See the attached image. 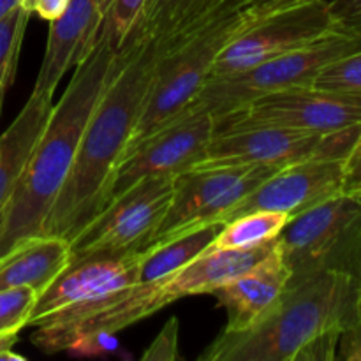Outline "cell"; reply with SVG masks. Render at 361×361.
I'll return each instance as SVG.
<instances>
[{
    "mask_svg": "<svg viewBox=\"0 0 361 361\" xmlns=\"http://www.w3.org/2000/svg\"><path fill=\"white\" fill-rule=\"evenodd\" d=\"M289 217L281 212L257 210L229 219L219 229L210 249H252L281 235Z\"/></svg>",
    "mask_w": 361,
    "mask_h": 361,
    "instance_id": "44dd1931",
    "label": "cell"
},
{
    "mask_svg": "<svg viewBox=\"0 0 361 361\" xmlns=\"http://www.w3.org/2000/svg\"><path fill=\"white\" fill-rule=\"evenodd\" d=\"M277 240L252 249H208L171 277L159 281L162 305L187 296L212 295L226 282L245 274L274 250Z\"/></svg>",
    "mask_w": 361,
    "mask_h": 361,
    "instance_id": "e0dca14e",
    "label": "cell"
},
{
    "mask_svg": "<svg viewBox=\"0 0 361 361\" xmlns=\"http://www.w3.org/2000/svg\"><path fill=\"white\" fill-rule=\"evenodd\" d=\"M67 4H69V0H34L32 13L37 14L41 20L51 23L62 16L63 11L67 9Z\"/></svg>",
    "mask_w": 361,
    "mask_h": 361,
    "instance_id": "1f68e13d",
    "label": "cell"
},
{
    "mask_svg": "<svg viewBox=\"0 0 361 361\" xmlns=\"http://www.w3.org/2000/svg\"><path fill=\"white\" fill-rule=\"evenodd\" d=\"M344 159H310L284 166L243 197L224 222L257 210L281 212L289 219L310 210L344 192Z\"/></svg>",
    "mask_w": 361,
    "mask_h": 361,
    "instance_id": "5bb4252c",
    "label": "cell"
},
{
    "mask_svg": "<svg viewBox=\"0 0 361 361\" xmlns=\"http://www.w3.org/2000/svg\"><path fill=\"white\" fill-rule=\"evenodd\" d=\"M127 53L129 48L115 49L101 34L90 55L74 67L66 92L53 104L48 126L0 210V257L42 235L49 210L74 164L88 116L111 78L123 66Z\"/></svg>",
    "mask_w": 361,
    "mask_h": 361,
    "instance_id": "7a4b0ae2",
    "label": "cell"
},
{
    "mask_svg": "<svg viewBox=\"0 0 361 361\" xmlns=\"http://www.w3.org/2000/svg\"><path fill=\"white\" fill-rule=\"evenodd\" d=\"M30 14L23 6H18L0 18V102H4L16 74L18 56Z\"/></svg>",
    "mask_w": 361,
    "mask_h": 361,
    "instance_id": "7402d4cb",
    "label": "cell"
},
{
    "mask_svg": "<svg viewBox=\"0 0 361 361\" xmlns=\"http://www.w3.org/2000/svg\"><path fill=\"white\" fill-rule=\"evenodd\" d=\"M37 291L32 288H13L0 291V334L21 331L28 326L32 309L37 302Z\"/></svg>",
    "mask_w": 361,
    "mask_h": 361,
    "instance_id": "d4e9b609",
    "label": "cell"
},
{
    "mask_svg": "<svg viewBox=\"0 0 361 361\" xmlns=\"http://www.w3.org/2000/svg\"><path fill=\"white\" fill-rule=\"evenodd\" d=\"M141 252L92 254L71 259L55 281L37 296L28 326L35 334L63 330L137 284Z\"/></svg>",
    "mask_w": 361,
    "mask_h": 361,
    "instance_id": "52a82bcc",
    "label": "cell"
},
{
    "mask_svg": "<svg viewBox=\"0 0 361 361\" xmlns=\"http://www.w3.org/2000/svg\"><path fill=\"white\" fill-rule=\"evenodd\" d=\"M53 109V95L32 90L16 118L0 136V210L16 187Z\"/></svg>",
    "mask_w": 361,
    "mask_h": 361,
    "instance_id": "d6986e66",
    "label": "cell"
},
{
    "mask_svg": "<svg viewBox=\"0 0 361 361\" xmlns=\"http://www.w3.org/2000/svg\"><path fill=\"white\" fill-rule=\"evenodd\" d=\"M310 2H317V0H243V18H245V23H250L267 14Z\"/></svg>",
    "mask_w": 361,
    "mask_h": 361,
    "instance_id": "f546056e",
    "label": "cell"
},
{
    "mask_svg": "<svg viewBox=\"0 0 361 361\" xmlns=\"http://www.w3.org/2000/svg\"><path fill=\"white\" fill-rule=\"evenodd\" d=\"M360 133L361 123L331 134L279 129V127L215 134L201 161L194 168L271 166L281 169L284 166L310 161V159L345 161Z\"/></svg>",
    "mask_w": 361,
    "mask_h": 361,
    "instance_id": "30bf717a",
    "label": "cell"
},
{
    "mask_svg": "<svg viewBox=\"0 0 361 361\" xmlns=\"http://www.w3.org/2000/svg\"><path fill=\"white\" fill-rule=\"evenodd\" d=\"M277 169L271 166H219L192 168L176 175L171 203L152 245L212 222H224L226 215Z\"/></svg>",
    "mask_w": 361,
    "mask_h": 361,
    "instance_id": "8fae6325",
    "label": "cell"
},
{
    "mask_svg": "<svg viewBox=\"0 0 361 361\" xmlns=\"http://www.w3.org/2000/svg\"><path fill=\"white\" fill-rule=\"evenodd\" d=\"M21 6H23L25 9L28 11V13H32V7H34V0H23V2H21Z\"/></svg>",
    "mask_w": 361,
    "mask_h": 361,
    "instance_id": "e575fe53",
    "label": "cell"
},
{
    "mask_svg": "<svg viewBox=\"0 0 361 361\" xmlns=\"http://www.w3.org/2000/svg\"><path fill=\"white\" fill-rule=\"evenodd\" d=\"M291 279L275 243L263 261L215 289L212 295L228 314L226 330H243L259 321L277 303Z\"/></svg>",
    "mask_w": 361,
    "mask_h": 361,
    "instance_id": "2e32d148",
    "label": "cell"
},
{
    "mask_svg": "<svg viewBox=\"0 0 361 361\" xmlns=\"http://www.w3.org/2000/svg\"><path fill=\"white\" fill-rule=\"evenodd\" d=\"M337 32L361 35V0H326Z\"/></svg>",
    "mask_w": 361,
    "mask_h": 361,
    "instance_id": "f1b7e54d",
    "label": "cell"
},
{
    "mask_svg": "<svg viewBox=\"0 0 361 361\" xmlns=\"http://www.w3.org/2000/svg\"><path fill=\"white\" fill-rule=\"evenodd\" d=\"M178 319L171 317L162 326L157 337L154 338L147 351L141 355L143 361H176L180 358L178 353Z\"/></svg>",
    "mask_w": 361,
    "mask_h": 361,
    "instance_id": "4316f807",
    "label": "cell"
},
{
    "mask_svg": "<svg viewBox=\"0 0 361 361\" xmlns=\"http://www.w3.org/2000/svg\"><path fill=\"white\" fill-rule=\"evenodd\" d=\"M18 335H20V331H4V334H0V355L14 348V344L18 342Z\"/></svg>",
    "mask_w": 361,
    "mask_h": 361,
    "instance_id": "d6a6232c",
    "label": "cell"
},
{
    "mask_svg": "<svg viewBox=\"0 0 361 361\" xmlns=\"http://www.w3.org/2000/svg\"><path fill=\"white\" fill-rule=\"evenodd\" d=\"M215 127L217 122L210 111L190 106L175 120L137 141L116 166L106 204L140 180L176 176L194 168L215 136Z\"/></svg>",
    "mask_w": 361,
    "mask_h": 361,
    "instance_id": "4fadbf2b",
    "label": "cell"
},
{
    "mask_svg": "<svg viewBox=\"0 0 361 361\" xmlns=\"http://www.w3.org/2000/svg\"><path fill=\"white\" fill-rule=\"evenodd\" d=\"M69 261V240L51 235L27 240L0 257V291L32 288L41 295Z\"/></svg>",
    "mask_w": 361,
    "mask_h": 361,
    "instance_id": "ac0fdd59",
    "label": "cell"
},
{
    "mask_svg": "<svg viewBox=\"0 0 361 361\" xmlns=\"http://www.w3.org/2000/svg\"><path fill=\"white\" fill-rule=\"evenodd\" d=\"M187 2H190V0H147L143 14H141L136 28H134V32L130 34L129 41H127L123 48L137 41H143V39H148L152 34H155L164 25V21L169 16H173L176 11L182 9Z\"/></svg>",
    "mask_w": 361,
    "mask_h": 361,
    "instance_id": "484cf974",
    "label": "cell"
},
{
    "mask_svg": "<svg viewBox=\"0 0 361 361\" xmlns=\"http://www.w3.org/2000/svg\"><path fill=\"white\" fill-rule=\"evenodd\" d=\"M243 25V0H224L194 23L152 35L162 39L164 49L127 150L194 104L210 80L219 53Z\"/></svg>",
    "mask_w": 361,
    "mask_h": 361,
    "instance_id": "277c9868",
    "label": "cell"
},
{
    "mask_svg": "<svg viewBox=\"0 0 361 361\" xmlns=\"http://www.w3.org/2000/svg\"><path fill=\"white\" fill-rule=\"evenodd\" d=\"M360 314L361 277L319 271L289 281L277 303L249 328H224L200 361H296L310 342L342 334Z\"/></svg>",
    "mask_w": 361,
    "mask_h": 361,
    "instance_id": "3957f363",
    "label": "cell"
},
{
    "mask_svg": "<svg viewBox=\"0 0 361 361\" xmlns=\"http://www.w3.org/2000/svg\"><path fill=\"white\" fill-rule=\"evenodd\" d=\"M277 245L291 279L361 274V194L341 192L288 221Z\"/></svg>",
    "mask_w": 361,
    "mask_h": 361,
    "instance_id": "5b68a950",
    "label": "cell"
},
{
    "mask_svg": "<svg viewBox=\"0 0 361 361\" xmlns=\"http://www.w3.org/2000/svg\"><path fill=\"white\" fill-rule=\"evenodd\" d=\"M147 0H108L102 23V35L115 49H122L129 41L143 14Z\"/></svg>",
    "mask_w": 361,
    "mask_h": 361,
    "instance_id": "603a6c76",
    "label": "cell"
},
{
    "mask_svg": "<svg viewBox=\"0 0 361 361\" xmlns=\"http://www.w3.org/2000/svg\"><path fill=\"white\" fill-rule=\"evenodd\" d=\"M2 104H4V102H0V111H2Z\"/></svg>",
    "mask_w": 361,
    "mask_h": 361,
    "instance_id": "8d00e7d4",
    "label": "cell"
},
{
    "mask_svg": "<svg viewBox=\"0 0 361 361\" xmlns=\"http://www.w3.org/2000/svg\"><path fill=\"white\" fill-rule=\"evenodd\" d=\"M21 2L23 0H0V18L9 13V11H13L14 7L21 6Z\"/></svg>",
    "mask_w": 361,
    "mask_h": 361,
    "instance_id": "836d02e7",
    "label": "cell"
},
{
    "mask_svg": "<svg viewBox=\"0 0 361 361\" xmlns=\"http://www.w3.org/2000/svg\"><path fill=\"white\" fill-rule=\"evenodd\" d=\"M173 189L175 176H150L113 197L71 240V259L147 250L164 221Z\"/></svg>",
    "mask_w": 361,
    "mask_h": 361,
    "instance_id": "ba28073f",
    "label": "cell"
},
{
    "mask_svg": "<svg viewBox=\"0 0 361 361\" xmlns=\"http://www.w3.org/2000/svg\"><path fill=\"white\" fill-rule=\"evenodd\" d=\"M360 277H361V274H360Z\"/></svg>",
    "mask_w": 361,
    "mask_h": 361,
    "instance_id": "74e56055",
    "label": "cell"
},
{
    "mask_svg": "<svg viewBox=\"0 0 361 361\" xmlns=\"http://www.w3.org/2000/svg\"><path fill=\"white\" fill-rule=\"evenodd\" d=\"M127 48L126 62L88 116L74 164L49 210L42 235L71 242L104 208L113 173L130 143L164 42L150 37Z\"/></svg>",
    "mask_w": 361,
    "mask_h": 361,
    "instance_id": "6da1fadb",
    "label": "cell"
},
{
    "mask_svg": "<svg viewBox=\"0 0 361 361\" xmlns=\"http://www.w3.org/2000/svg\"><path fill=\"white\" fill-rule=\"evenodd\" d=\"M118 341H116L115 334L106 330H97L76 338L67 348V353H71L73 356H102L115 355V353H118Z\"/></svg>",
    "mask_w": 361,
    "mask_h": 361,
    "instance_id": "83f0119b",
    "label": "cell"
},
{
    "mask_svg": "<svg viewBox=\"0 0 361 361\" xmlns=\"http://www.w3.org/2000/svg\"><path fill=\"white\" fill-rule=\"evenodd\" d=\"M221 228L222 222H212V224L182 233V235L157 243V245L148 247L147 250L141 252L137 282L148 284V282L164 281V279L175 275L190 261L210 249Z\"/></svg>",
    "mask_w": 361,
    "mask_h": 361,
    "instance_id": "ffe728a7",
    "label": "cell"
},
{
    "mask_svg": "<svg viewBox=\"0 0 361 361\" xmlns=\"http://www.w3.org/2000/svg\"><path fill=\"white\" fill-rule=\"evenodd\" d=\"M108 0H69L67 9L49 23L44 59L32 90L55 94L67 71L83 62L102 34Z\"/></svg>",
    "mask_w": 361,
    "mask_h": 361,
    "instance_id": "9a60e30c",
    "label": "cell"
},
{
    "mask_svg": "<svg viewBox=\"0 0 361 361\" xmlns=\"http://www.w3.org/2000/svg\"><path fill=\"white\" fill-rule=\"evenodd\" d=\"M355 192H358V194H361V185L358 187V189H356V190H355Z\"/></svg>",
    "mask_w": 361,
    "mask_h": 361,
    "instance_id": "d590c367",
    "label": "cell"
},
{
    "mask_svg": "<svg viewBox=\"0 0 361 361\" xmlns=\"http://www.w3.org/2000/svg\"><path fill=\"white\" fill-rule=\"evenodd\" d=\"M215 134L279 127L331 134L361 123V95L338 94L314 85L259 95L215 118Z\"/></svg>",
    "mask_w": 361,
    "mask_h": 361,
    "instance_id": "9c48e42d",
    "label": "cell"
},
{
    "mask_svg": "<svg viewBox=\"0 0 361 361\" xmlns=\"http://www.w3.org/2000/svg\"><path fill=\"white\" fill-rule=\"evenodd\" d=\"M361 49V35L334 32L316 42L267 60L252 69L212 78L192 108L217 116L238 109L259 95L295 87H310L317 76L337 60Z\"/></svg>",
    "mask_w": 361,
    "mask_h": 361,
    "instance_id": "8992f818",
    "label": "cell"
},
{
    "mask_svg": "<svg viewBox=\"0 0 361 361\" xmlns=\"http://www.w3.org/2000/svg\"><path fill=\"white\" fill-rule=\"evenodd\" d=\"M314 87L338 94L361 95V49L328 66Z\"/></svg>",
    "mask_w": 361,
    "mask_h": 361,
    "instance_id": "cb8c5ba5",
    "label": "cell"
},
{
    "mask_svg": "<svg viewBox=\"0 0 361 361\" xmlns=\"http://www.w3.org/2000/svg\"><path fill=\"white\" fill-rule=\"evenodd\" d=\"M344 192H355L361 185V133L344 162Z\"/></svg>",
    "mask_w": 361,
    "mask_h": 361,
    "instance_id": "4dcf8cb0",
    "label": "cell"
},
{
    "mask_svg": "<svg viewBox=\"0 0 361 361\" xmlns=\"http://www.w3.org/2000/svg\"><path fill=\"white\" fill-rule=\"evenodd\" d=\"M337 32L326 0L277 11L245 23L222 48L212 78L229 76L252 69L267 60L295 51Z\"/></svg>",
    "mask_w": 361,
    "mask_h": 361,
    "instance_id": "7c38bea8",
    "label": "cell"
}]
</instances>
